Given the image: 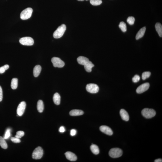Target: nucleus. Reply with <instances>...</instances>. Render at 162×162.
<instances>
[{"mask_svg": "<svg viewBox=\"0 0 162 162\" xmlns=\"http://www.w3.org/2000/svg\"><path fill=\"white\" fill-rule=\"evenodd\" d=\"M26 104L24 101L19 104L17 109V113L18 116H21L24 114L26 109Z\"/></svg>", "mask_w": 162, "mask_h": 162, "instance_id": "1a4fd4ad", "label": "nucleus"}, {"mask_svg": "<svg viewBox=\"0 0 162 162\" xmlns=\"http://www.w3.org/2000/svg\"><path fill=\"white\" fill-rule=\"evenodd\" d=\"M143 116L146 118H151L154 117L156 115V112L154 110L145 108L142 111Z\"/></svg>", "mask_w": 162, "mask_h": 162, "instance_id": "20e7f679", "label": "nucleus"}, {"mask_svg": "<svg viewBox=\"0 0 162 162\" xmlns=\"http://www.w3.org/2000/svg\"><path fill=\"white\" fill-rule=\"evenodd\" d=\"M77 133V131L75 129H72L70 131V134L72 136H74L76 135Z\"/></svg>", "mask_w": 162, "mask_h": 162, "instance_id": "f704fd0d", "label": "nucleus"}, {"mask_svg": "<svg viewBox=\"0 0 162 162\" xmlns=\"http://www.w3.org/2000/svg\"><path fill=\"white\" fill-rule=\"evenodd\" d=\"M37 109L40 113H42L44 110V104L43 101L41 100H39L38 102Z\"/></svg>", "mask_w": 162, "mask_h": 162, "instance_id": "aec40b11", "label": "nucleus"}, {"mask_svg": "<svg viewBox=\"0 0 162 162\" xmlns=\"http://www.w3.org/2000/svg\"><path fill=\"white\" fill-rule=\"evenodd\" d=\"M100 130L102 132L109 136H111L113 134V131L109 127L102 126L100 127Z\"/></svg>", "mask_w": 162, "mask_h": 162, "instance_id": "9b49d317", "label": "nucleus"}, {"mask_svg": "<svg viewBox=\"0 0 162 162\" xmlns=\"http://www.w3.org/2000/svg\"><path fill=\"white\" fill-rule=\"evenodd\" d=\"M151 73L150 72H145L142 75V78L143 80H146L147 78L149 77Z\"/></svg>", "mask_w": 162, "mask_h": 162, "instance_id": "c85d7f7f", "label": "nucleus"}, {"mask_svg": "<svg viewBox=\"0 0 162 162\" xmlns=\"http://www.w3.org/2000/svg\"><path fill=\"white\" fill-rule=\"evenodd\" d=\"M59 131L60 132L63 133L65 131V128L64 127L61 126L59 128Z\"/></svg>", "mask_w": 162, "mask_h": 162, "instance_id": "c9c22d12", "label": "nucleus"}, {"mask_svg": "<svg viewBox=\"0 0 162 162\" xmlns=\"http://www.w3.org/2000/svg\"><path fill=\"white\" fill-rule=\"evenodd\" d=\"M0 146L6 149L8 148V145L5 139L2 137L0 136Z\"/></svg>", "mask_w": 162, "mask_h": 162, "instance_id": "5701e85b", "label": "nucleus"}, {"mask_svg": "<svg viewBox=\"0 0 162 162\" xmlns=\"http://www.w3.org/2000/svg\"><path fill=\"white\" fill-rule=\"evenodd\" d=\"M120 115L123 120L126 121H129V115L126 110L124 109H121L120 111Z\"/></svg>", "mask_w": 162, "mask_h": 162, "instance_id": "ddd939ff", "label": "nucleus"}, {"mask_svg": "<svg viewBox=\"0 0 162 162\" xmlns=\"http://www.w3.org/2000/svg\"><path fill=\"white\" fill-rule=\"evenodd\" d=\"M52 62L53 66L55 67L59 68H62L65 66V63L60 58L56 57H53L51 59Z\"/></svg>", "mask_w": 162, "mask_h": 162, "instance_id": "6e6552de", "label": "nucleus"}, {"mask_svg": "<svg viewBox=\"0 0 162 162\" xmlns=\"http://www.w3.org/2000/svg\"><path fill=\"white\" fill-rule=\"evenodd\" d=\"M11 136L10 130L8 129L7 130L5 133L3 137L5 139H8Z\"/></svg>", "mask_w": 162, "mask_h": 162, "instance_id": "7c9ffc66", "label": "nucleus"}, {"mask_svg": "<svg viewBox=\"0 0 162 162\" xmlns=\"http://www.w3.org/2000/svg\"><path fill=\"white\" fill-rule=\"evenodd\" d=\"M67 159L72 161H76L77 160V157L74 153L68 151L65 154Z\"/></svg>", "mask_w": 162, "mask_h": 162, "instance_id": "f8f14e48", "label": "nucleus"}, {"mask_svg": "<svg viewBox=\"0 0 162 162\" xmlns=\"http://www.w3.org/2000/svg\"><path fill=\"white\" fill-rule=\"evenodd\" d=\"M135 21V18L132 16L129 17L127 19V22L128 24L131 25H132L134 24Z\"/></svg>", "mask_w": 162, "mask_h": 162, "instance_id": "bb28decb", "label": "nucleus"}, {"mask_svg": "<svg viewBox=\"0 0 162 162\" xmlns=\"http://www.w3.org/2000/svg\"><path fill=\"white\" fill-rule=\"evenodd\" d=\"M53 102L57 105H59L61 102V96L59 93H55L53 97Z\"/></svg>", "mask_w": 162, "mask_h": 162, "instance_id": "6ab92c4d", "label": "nucleus"}, {"mask_svg": "<svg viewBox=\"0 0 162 162\" xmlns=\"http://www.w3.org/2000/svg\"><path fill=\"white\" fill-rule=\"evenodd\" d=\"M9 65H6L1 67H0V74H3L5 72L9 69Z\"/></svg>", "mask_w": 162, "mask_h": 162, "instance_id": "cd10ccee", "label": "nucleus"}, {"mask_svg": "<svg viewBox=\"0 0 162 162\" xmlns=\"http://www.w3.org/2000/svg\"><path fill=\"white\" fill-rule=\"evenodd\" d=\"M150 87V84L149 83H143L138 87L137 89L136 92L139 94L142 93L147 91Z\"/></svg>", "mask_w": 162, "mask_h": 162, "instance_id": "9d476101", "label": "nucleus"}, {"mask_svg": "<svg viewBox=\"0 0 162 162\" xmlns=\"http://www.w3.org/2000/svg\"><path fill=\"white\" fill-rule=\"evenodd\" d=\"M84 112L82 110L75 109L71 110L69 113V114L72 116H77L82 115Z\"/></svg>", "mask_w": 162, "mask_h": 162, "instance_id": "4468645a", "label": "nucleus"}, {"mask_svg": "<svg viewBox=\"0 0 162 162\" xmlns=\"http://www.w3.org/2000/svg\"><path fill=\"white\" fill-rule=\"evenodd\" d=\"M11 140L13 142L15 143H18L20 142L21 140L20 139L15 137H12L11 138Z\"/></svg>", "mask_w": 162, "mask_h": 162, "instance_id": "473e14b6", "label": "nucleus"}, {"mask_svg": "<svg viewBox=\"0 0 162 162\" xmlns=\"http://www.w3.org/2000/svg\"><path fill=\"white\" fill-rule=\"evenodd\" d=\"M91 151L94 154L98 155L99 153V148L98 146L95 144H92L90 147Z\"/></svg>", "mask_w": 162, "mask_h": 162, "instance_id": "412c9836", "label": "nucleus"}, {"mask_svg": "<svg viewBox=\"0 0 162 162\" xmlns=\"http://www.w3.org/2000/svg\"><path fill=\"white\" fill-rule=\"evenodd\" d=\"M44 151L43 149L41 147H38L33 151L32 154V158L36 160L40 159L42 157Z\"/></svg>", "mask_w": 162, "mask_h": 162, "instance_id": "7ed1b4c3", "label": "nucleus"}, {"mask_svg": "<svg viewBox=\"0 0 162 162\" xmlns=\"http://www.w3.org/2000/svg\"><path fill=\"white\" fill-rule=\"evenodd\" d=\"M78 1H84V0H78ZM86 1H88V0H86Z\"/></svg>", "mask_w": 162, "mask_h": 162, "instance_id": "4c0bfd02", "label": "nucleus"}, {"mask_svg": "<svg viewBox=\"0 0 162 162\" xmlns=\"http://www.w3.org/2000/svg\"><path fill=\"white\" fill-rule=\"evenodd\" d=\"M66 29V26L65 24L61 25L53 33V37L55 38H61L64 34Z\"/></svg>", "mask_w": 162, "mask_h": 162, "instance_id": "f257e3e1", "label": "nucleus"}, {"mask_svg": "<svg viewBox=\"0 0 162 162\" xmlns=\"http://www.w3.org/2000/svg\"><path fill=\"white\" fill-rule=\"evenodd\" d=\"M3 95L2 89L0 86V102L2 101L3 99Z\"/></svg>", "mask_w": 162, "mask_h": 162, "instance_id": "72a5a7b5", "label": "nucleus"}, {"mask_svg": "<svg viewBox=\"0 0 162 162\" xmlns=\"http://www.w3.org/2000/svg\"><path fill=\"white\" fill-rule=\"evenodd\" d=\"M146 29V27H144L139 30L136 35V40L139 39L144 36Z\"/></svg>", "mask_w": 162, "mask_h": 162, "instance_id": "2eb2a0df", "label": "nucleus"}, {"mask_svg": "<svg viewBox=\"0 0 162 162\" xmlns=\"http://www.w3.org/2000/svg\"><path fill=\"white\" fill-rule=\"evenodd\" d=\"M140 76L138 75H136L133 77L132 81L133 82L136 83L140 81Z\"/></svg>", "mask_w": 162, "mask_h": 162, "instance_id": "2f4dec72", "label": "nucleus"}, {"mask_svg": "<svg viewBox=\"0 0 162 162\" xmlns=\"http://www.w3.org/2000/svg\"><path fill=\"white\" fill-rule=\"evenodd\" d=\"M86 90L89 92L91 93H96L99 91V87L94 83H90L87 85Z\"/></svg>", "mask_w": 162, "mask_h": 162, "instance_id": "0eeeda50", "label": "nucleus"}, {"mask_svg": "<svg viewBox=\"0 0 162 162\" xmlns=\"http://www.w3.org/2000/svg\"><path fill=\"white\" fill-rule=\"evenodd\" d=\"M41 66L40 65H37L35 67L33 70V74L35 77L38 76L41 72Z\"/></svg>", "mask_w": 162, "mask_h": 162, "instance_id": "f3484780", "label": "nucleus"}, {"mask_svg": "<svg viewBox=\"0 0 162 162\" xmlns=\"http://www.w3.org/2000/svg\"><path fill=\"white\" fill-rule=\"evenodd\" d=\"M102 0H90V3L93 6H97L99 5L102 3Z\"/></svg>", "mask_w": 162, "mask_h": 162, "instance_id": "a878e982", "label": "nucleus"}, {"mask_svg": "<svg viewBox=\"0 0 162 162\" xmlns=\"http://www.w3.org/2000/svg\"><path fill=\"white\" fill-rule=\"evenodd\" d=\"M33 10L31 8H26L22 11L20 14V18L21 19L26 20L29 19L32 14Z\"/></svg>", "mask_w": 162, "mask_h": 162, "instance_id": "39448f33", "label": "nucleus"}, {"mask_svg": "<svg viewBox=\"0 0 162 162\" xmlns=\"http://www.w3.org/2000/svg\"><path fill=\"white\" fill-rule=\"evenodd\" d=\"M155 162H162V159L159 158L155 160Z\"/></svg>", "mask_w": 162, "mask_h": 162, "instance_id": "e433bc0d", "label": "nucleus"}, {"mask_svg": "<svg viewBox=\"0 0 162 162\" xmlns=\"http://www.w3.org/2000/svg\"><path fill=\"white\" fill-rule=\"evenodd\" d=\"M77 61L79 64L83 66L89 61L87 58L82 56L79 57L77 59Z\"/></svg>", "mask_w": 162, "mask_h": 162, "instance_id": "dca6fc26", "label": "nucleus"}, {"mask_svg": "<svg viewBox=\"0 0 162 162\" xmlns=\"http://www.w3.org/2000/svg\"><path fill=\"white\" fill-rule=\"evenodd\" d=\"M18 85V79L17 78H13L11 80V87L13 89H16Z\"/></svg>", "mask_w": 162, "mask_h": 162, "instance_id": "b1692460", "label": "nucleus"}, {"mask_svg": "<svg viewBox=\"0 0 162 162\" xmlns=\"http://www.w3.org/2000/svg\"><path fill=\"white\" fill-rule=\"evenodd\" d=\"M94 66V64L91 62L89 61L84 65V68L86 71L88 72H90L92 71V69Z\"/></svg>", "mask_w": 162, "mask_h": 162, "instance_id": "a211bd4d", "label": "nucleus"}, {"mask_svg": "<svg viewBox=\"0 0 162 162\" xmlns=\"http://www.w3.org/2000/svg\"><path fill=\"white\" fill-rule=\"evenodd\" d=\"M155 28L159 36L160 37H162V26L161 24L159 23H157L155 25Z\"/></svg>", "mask_w": 162, "mask_h": 162, "instance_id": "4be33fe9", "label": "nucleus"}, {"mask_svg": "<svg viewBox=\"0 0 162 162\" xmlns=\"http://www.w3.org/2000/svg\"><path fill=\"white\" fill-rule=\"evenodd\" d=\"M109 154L111 157L117 158L121 157L123 154V151L121 149L118 148H112L110 150Z\"/></svg>", "mask_w": 162, "mask_h": 162, "instance_id": "f03ea898", "label": "nucleus"}, {"mask_svg": "<svg viewBox=\"0 0 162 162\" xmlns=\"http://www.w3.org/2000/svg\"><path fill=\"white\" fill-rule=\"evenodd\" d=\"M19 42L24 46H31L34 44V41L32 38L26 37L21 38L19 40Z\"/></svg>", "mask_w": 162, "mask_h": 162, "instance_id": "423d86ee", "label": "nucleus"}, {"mask_svg": "<svg viewBox=\"0 0 162 162\" xmlns=\"http://www.w3.org/2000/svg\"><path fill=\"white\" fill-rule=\"evenodd\" d=\"M119 27L123 32H125L127 31V26L126 24L123 22H120L119 25Z\"/></svg>", "mask_w": 162, "mask_h": 162, "instance_id": "393cba45", "label": "nucleus"}, {"mask_svg": "<svg viewBox=\"0 0 162 162\" xmlns=\"http://www.w3.org/2000/svg\"><path fill=\"white\" fill-rule=\"evenodd\" d=\"M24 131H17L15 136L16 137L20 139L24 136Z\"/></svg>", "mask_w": 162, "mask_h": 162, "instance_id": "c756f323", "label": "nucleus"}]
</instances>
